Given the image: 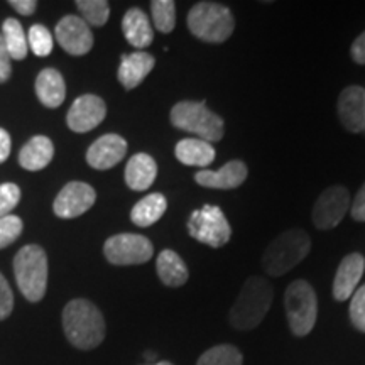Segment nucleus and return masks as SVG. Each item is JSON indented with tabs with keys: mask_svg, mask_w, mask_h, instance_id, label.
I'll use <instances>...</instances> for the list:
<instances>
[{
	"mask_svg": "<svg viewBox=\"0 0 365 365\" xmlns=\"http://www.w3.org/2000/svg\"><path fill=\"white\" fill-rule=\"evenodd\" d=\"M63 330L68 341L80 350H93L107 333L103 314L88 299H73L63 309Z\"/></svg>",
	"mask_w": 365,
	"mask_h": 365,
	"instance_id": "obj_1",
	"label": "nucleus"
},
{
	"mask_svg": "<svg viewBox=\"0 0 365 365\" xmlns=\"http://www.w3.org/2000/svg\"><path fill=\"white\" fill-rule=\"evenodd\" d=\"M274 289L266 277L250 276L242 286L228 319L235 330H254L262 323L272 304Z\"/></svg>",
	"mask_w": 365,
	"mask_h": 365,
	"instance_id": "obj_2",
	"label": "nucleus"
},
{
	"mask_svg": "<svg viewBox=\"0 0 365 365\" xmlns=\"http://www.w3.org/2000/svg\"><path fill=\"white\" fill-rule=\"evenodd\" d=\"M309 250H312V239L307 232L299 228H289L267 245L262 255L264 271L269 276L279 277L301 264Z\"/></svg>",
	"mask_w": 365,
	"mask_h": 365,
	"instance_id": "obj_3",
	"label": "nucleus"
},
{
	"mask_svg": "<svg viewBox=\"0 0 365 365\" xmlns=\"http://www.w3.org/2000/svg\"><path fill=\"white\" fill-rule=\"evenodd\" d=\"M14 276L22 296L31 303H39L48 289V255L39 245H26L12 262Z\"/></svg>",
	"mask_w": 365,
	"mask_h": 365,
	"instance_id": "obj_4",
	"label": "nucleus"
},
{
	"mask_svg": "<svg viewBox=\"0 0 365 365\" xmlns=\"http://www.w3.org/2000/svg\"><path fill=\"white\" fill-rule=\"evenodd\" d=\"M170 120L176 129L190 132L196 135V139L207 140V143H218L225 134L223 118L212 112L203 102H191L182 100L171 108Z\"/></svg>",
	"mask_w": 365,
	"mask_h": 365,
	"instance_id": "obj_5",
	"label": "nucleus"
},
{
	"mask_svg": "<svg viewBox=\"0 0 365 365\" xmlns=\"http://www.w3.org/2000/svg\"><path fill=\"white\" fill-rule=\"evenodd\" d=\"M188 29L205 43H223L234 34V14L223 4L198 2L188 12Z\"/></svg>",
	"mask_w": 365,
	"mask_h": 365,
	"instance_id": "obj_6",
	"label": "nucleus"
},
{
	"mask_svg": "<svg viewBox=\"0 0 365 365\" xmlns=\"http://www.w3.org/2000/svg\"><path fill=\"white\" fill-rule=\"evenodd\" d=\"M287 325L296 336H307L317 325L318 299L308 281L298 279L287 286L284 293Z\"/></svg>",
	"mask_w": 365,
	"mask_h": 365,
	"instance_id": "obj_7",
	"label": "nucleus"
},
{
	"mask_svg": "<svg viewBox=\"0 0 365 365\" xmlns=\"http://www.w3.org/2000/svg\"><path fill=\"white\" fill-rule=\"evenodd\" d=\"M186 227L195 240L213 249L223 247L232 237V228L225 213L215 205H205L200 210H195Z\"/></svg>",
	"mask_w": 365,
	"mask_h": 365,
	"instance_id": "obj_8",
	"label": "nucleus"
},
{
	"mask_svg": "<svg viewBox=\"0 0 365 365\" xmlns=\"http://www.w3.org/2000/svg\"><path fill=\"white\" fill-rule=\"evenodd\" d=\"M103 254L113 266H139L153 259L154 245L144 235L117 234L105 242Z\"/></svg>",
	"mask_w": 365,
	"mask_h": 365,
	"instance_id": "obj_9",
	"label": "nucleus"
},
{
	"mask_svg": "<svg viewBox=\"0 0 365 365\" xmlns=\"http://www.w3.org/2000/svg\"><path fill=\"white\" fill-rule=\"evenodd\" d=\"M350 210V193L344 186H330L318 196L313 207V223L319 230H330L344 220Z\"/></svg>",
	"mask_w": 365,
	"mask_h": 365,
	"instance_id": "obj_10",
	"label": "nucleus"
},
{
	"mask_svg": "<svg viewBox=\"0 0 365 365\" xmlns=\"http://www.w3.org/2000/svg\"><path fill=\"white\" fill-rule=\"evenodd\" d=\"M97 202V191L88 182L71 181L63 186L53 203L54 215L59 218H76L93 207Z\"/></svg>",
	"mask_w": 365,
	"mask_h": 365,
	"instance_id": "obj_11",
	"label": "nucleus"
},
{
	"mask_svg": "<svg viewBox=\"0 0 365 365\" xmlns=\"http://www.w3.org/2000/svg\"><path fill=\"white\" fill-rule=\"evenodd\" d=\"M56 41L71 56H83L93 48V34L90 26L78 16H66L54 29Z\"/></svg>",
	"mask_w": 365,
	"mask_h": 365,
	"instance_id": "obj_12",
	"label": "nucleus"
},
{
	"mask_svg": "<svg viewBox=\"0 0 365 365\" xmlns=\"http://www.w3.org/2000/svg\"><path fill=\"white\" fill-rule=\"evenodd\" d=\"M107 115V105L97 95H81L73 102L71 108L68 110L66 124L76 134L93 130L103 122Z\"/></svg>",
	"mask_w": 365,
	"mask_h": 365,
	"instance_id": "obj_13",
	"label": "nucleus"
},
{
	"mask_svg": "<svg viewBox=\"0 0 365 365\" xmlns=\"http://www.w3.org/2000/svg\"><path fill=\"white\" fill-rule=\"evenodd\" d=\"M127 154V140L118 134H105L98 137L86 150V163L98 171L112 170Z\"/></svg>",
	"mask_w": 365,
	"mask_h": 365,
	"instance_id": "obj_14",
	"label": "nucleus"
},
{
	"mask_svg": "<svg viewBox=\"0 0 365 365\" xmlns=\"http://www.w3.org/2000/svg\"><path fill=\"white\" fill-rule=\"evenodd\" d=\"M336 112L345 130L359 134L365 130V88L350 85L341 90L336 102Z\"/></svg>",
	"mask_w": 365,
	"mask_h": 365,
	"instance_id": "obj_15",
	"label": "nucleus"
},
{
	"mask_svg": "<svg viewBox=\"0 0 365 365\" xmlns=\"http://www.w3.org/2000/svg\"><path fill=\"white\" fill-rule=\"evenodd\" d=\"M249 170L244 161L240 159H232L225 166H222L218 171L202 170L195 175V181L203 188L212 190H234L247 180Z\"/></svg>",
	"mask_w": 365,
	"mask_h": 365,
	"instance_id": "obj_16",
	"label": "nucleus"
},
{
	"mask_svg": "<svg viewBox=\"0 0 365 365\" xmlns=\"http://www.w3.org/2000/svg\"><path fill=\"white\" fill-rule=\"evenodd\" d=\"M365 271V259L362 254L354 252L344 257L336 269L335 279H333V298L336 301H346L352 298L357 291V286L362 279Z\"/></svg>",
	"mask_w": 365,
	"mask_h": 365,
	"instance_id": "obj_17",
	"label": "nucleus"
},
{
	"mask_svg": "<svg viewBox=\"0 0 365 365\" xmlns=\"http://www.w3.org/2000/svg\"><path fill=\"white\" fill-rule=\"evenodd\" d=\"M154 66H156V59L149 53L135 51L124 54L120 59V66H118L117 78L125 90L137 88L145 80V76L154 70Z\"/></svg>",
	"mask_w": 365,
	"mask_h": 365,
	"instance_id": "obj_18",
	"label": "nucleus"
},
{
	"mask_svg": "<svg viewBox=\"0 0 365 365\" xmlns=\"http://www.w3.org/2000/svg\"><path fill=\"white\" fill-rule=\"evenodd\" d=\"M158 176V164L153 156L145 153L134 154L125 166V182L130 190L145 191L153 186Z\"/></svg>",
	"mask_w": 365,
	"mask_h": 365,
	"instance_id": "obj_19",
	"label": "nucleus"
},
{
	"mask_svg": "<svg viewBox=\"0 0 365 365\" xmlns=\"http://www.w3.org/2000/svg\"><path fill=\"white\" fill-rule=\"evenodd\" d=\"M36 95L48 108H58L66 98V85L61 73L54 68H46L36 78Z\"/></svg>",
	"mask_w": 365,
	"mask_h": 365,
	"instance_id": "obj_20",
	"label": "nucleus"
},
{
	"mask_svg": "<svg viewBox=\"0 0 365 365\" xmlns=\"http://www.w3.org/2000/svg\"><path fill=\"white\" fill-rule=\"evenodd\" d=\"M122 31H124L127 43L134 46L139 51L148 48L154 39L149 17L139 7H132L125 12L124 19H122Z\"/></svg>",
	"mask_w": 365,
	"mask_h": 365,
	"instance_id": "obj_21",
	"label": "nucleus"
},
{
	"mask_svg": "<svg viewBox=\"0 0 365 365\" xmlns=\"http://www.w3.org/2000/svg\"><path fill=\"white\" fill-rule=\"evenodd\" d=\"M176 159L185 166L193 168H207L215 161V148L207 140L190 137V139H182L176 144L175 148Z\"/></svg>",
	"mask_w": 365,
	"mask_h": 365,
	"instance_id": "obj_22",
	"label": "nucleus"
},
{
	"mask_svg": "<svg viewBox=\"0 0 365 365\" xmlns=\"http://www.w3.org/2000/svg\"><path fill=\"white\" fill-rule=\"evenodd\" d=\"M53 140L46 135H36L29 143L22 145L19 153V164L27 171H41L53 161Z\"/></svg>",
	"mask_w": 365,
	"mask_h": 365,
	"instance_id": "obj_23",
	"label": "nucleus"
},
{
	"mask_svg": "<svg viewBox=\"0 0 365 365\" xmlns=\"http://www.w3.org/2000/svg\"><path fill=\"white\" fill-rule=\"evenodd\" d=\"M156 271L159 279L168 287H180L186 284L190 272L182 259L175 250L164 249L156 259Z\"/></svg>",
	"mask_w": 365,
	"mask_h": 365,
	"instance_id": "obj_24",
	"label": "nucleus"
},
{
	"mask_svg": "<svg viewBox=\"0 0 365 365\" xmlns=\"http://www.w3.org/2000/svg\"><path fill=\"white\" fill-rule=\"evenodd\" d=\"M168 210V200L161 193H150L134 205L130 220L137 227H150L163 218Z\"/></svg>",
	"mask_w": 365,
	"mask_h": 365,
	"instance_id": "obj_25",
	"label": "nucleus"
},
{
	"mask_svg": "<svg viewBox=\"0 0 365 365\" xmlns=\"http://www.w3.org/2000/svg\"><path fill=\"white\" fill-rule=\"evenodd\" d=\"M2 39L11 59L22 61L27 56V38L21 22L17 19H6L2 26Z\"/></svg>",
	"mask_w": 365,
	"mask_h": 365,
	"instance_id": "obj_26",
	"label": "nucleus"
},
{
	"mask_svg": "<svg viewBox=\"0 0 365 365\" xmlns=\"http://www.w3.org/2000/svg\"><path fill=\"white\" fill-rule=\"evenodd\" d=\"M244 357L240 350L234 345L222 344L208 349L207 352L202 354L196 365H242Z\"/></svg>",
	"mask_w": 365,
	"mask_h": 365,
	"instance_id": "obj_27",
	"label": "nucleus"
},
{
	"mask_svg": "<svg viewBox=\"0 0 365 365\" xmlns=\"http://www.w3.org/2000/svg\"><path fill=\"white\" fill-rule=\"evenodd\" d=\"M76 9L81 14V19L88 26L102 27L110 17V6L107 0H78Z\"/></svg>",
	"mask_w": 365,
	"mask_h": 365,
	"instance_id": "obj_28",
	"label": "nucleus"
},
{
	"mask_svg": "<svg viewBox=\"0 0 365 365\" xmlns=\"http://www.w3.org/2000/svg\"><path fill=\"white\" fill-rule=\"evenodd\" d=\"M154 26L159 33L170 34L176 26V4L173 0H154L150 2Z\"/></svg>",
	"mask_w": 365,
	"mask_h": 365,
	"instance_id": "obj_29",
	"label": "nucleus"
},
{
	"mask_svg": "<svg viewBox=\"0 0 365 365\" xmlns=\"http://www.w3.org/2000/svg\"><path fill=\"white\" fill-rule=\"evenodd\" d=\"M27 43H29V49L36 56L46 58L53 51V34L49 33L48 27L34 24L31 26L29 33H27Z\"/></svg>",
	"mask_w": 365,
	"mask_h": 365,
	"instance_id": "obj_30",
	"label": "nucleus"
},
{
	"mask_svg": "<svg viewBox=\"0 0 365 365\" xmlns=\"http://www.w3.org/2000/svg\"><path fill=\"white\" fill-rule=\"evenodd\" d=\"M22 228H24V223H22L21 217L7 215L0 218V249L9 247L19 239Z\"/></svg>",
	"mask_w": 365,
	"mask_h": 365,
	"instance_id": "obj_31",
	"label": "nucleus"
},
{
	"mask_svg": "<svg viewBox=\"0 0 365 365\" xmlns=\"http://www.w3.org/2000/svg\"><path fill=\"white\" fill-rule=\"evenodd\" d=\"M21 200V188L16 182H4L0 185V218L11 215Z\"/></svg>",
	"mask_w": 365,
	"mask_h": 365,
	"instance_id": "obj_32",
	"label": "nucleus"
},
{
	"mask_svg": "<svg viewBox=\"0 0 365 365\" xmlns=\"http://www.w3.org/2000/svg\"><path fill=\"white\" fill-rule=\"evenodd\" d=\"M350 319H352V325L359 331L365 333V284L360 286L352 294V301H350Z\"/></svg>",
	"mask_w": 365,
	"mask_h": 365,
	"instance_id": "obj_33",
	"label": "nucleus"
},
{
	"mask_svg": "<svg viewBox=\"0 0 365 365\" xmlns=\"http://www.w3.org/2000/svg\"><path fill=\"white\" fill-rule=\"evenodd\" d=\"M14 309V293L6 277L0 274V322L11 317Z\"/></svg>",
	"mask_w": 365,
	"mask_h": 365,
	"instance_id": "obj_34",
	"label": "nucleus"
},
{
	"mask_svg": "<svg viewBox=\"0 0 365 365\" xmlns=\"http://www.w3.org/2000/svg\"><path fill=\"white\" fill-rule=\"evenodd\" d=\"M11 54H9L6 44H4L2 34H0V83H6L12 75Z\"/></svg>",
	"mask_w": 365,
	"mask_h": 365,
	"instance_id": "obj_35",
	"label": "nucleus"
},
{
	"mask_svg": "<svg viewBox=\"0 0 365 365\" xmlns=\"http://www.w3.org/2000/svg\"><path fill=\"white\" fill-rule=\"evenodd\" d=\"M350 215L355 222H365V182L355 195L352 207H350Z\"/></svg>",
	"mask_w": 365,
	"mask_h": 365,
	"instance_id": "obj_36",
	"label": "nucleus"
},
{
	"mask_svg": "<svg viewBox=\"0 0 365 365\" xmlns=\"http://www.w3.org/2000/svg\"><path fill=\"white\" fill-rule=\"evenodd\" d=\"M9 6L21 16H33L36 9H38V2L36 0H11Z\"/></svg>",
	"mask_w": 365,
	"mask_h": 365,
	"instance_id": "obj_37",
	"label": "nucleus"
},
{
	"mask_svg": "<svg viewBox=\"0 0 365 365\" xmlns=\"http://www.w3.org/2000/svg\"><path fill=\"white\" fill-rule=\"evenodd\" d=\"M350 54H352V59L357 65H365V31L354 41Z\"/></svg>",
	"mask_w": 365,
	"mask_h": 365,
	"instance_id": "obj_38",
	"label": "nucleus"
},
{
	"mask_svg": "<svg viewBox=\"0 0 365 365\" xmlns=\"http://www.w3.org/2000/svg\"><path fill=\"white\" fill-rule=\"evenodd\" d=\"M11 134L6 129H0V164L6 163L11 156Z\"/></svg>",
	"mask_w": 365,
	"mask_h": 365,
	"instance_id": "obj_39",
	"label": "nucleus"
},
{
	"mask_svg": "<svg viewBox=\"0 0 365 365\" xmlns=\"http://www.w3.org/2000/svg\"><path fill=\"white\" fill-rule=\"evenodd\" d=\"M148 365H175V364L168 362V360H163V362H156V364H148Z\"/></svg>",
	"mask_w": 365,
	"mask_h": 365,
	"instance_id": "obj_40",
	"label": "nucleus"
}]
</instances>
